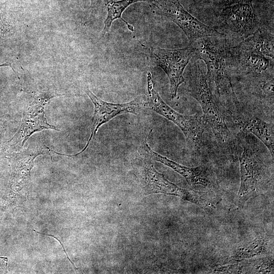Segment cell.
Wrapping results in <instances>:
<instances>
[{
  "label": "cell",
  "mask_w": 274,
  "mask_h": 274,
  "mask_svg": "<svg viewBox=\"0 0 274 274\" xmlns=\"http://www.w3.org/2000/svg\"><path fill=\"white\" fill-rule=\"evenodd\" d=\"M153 0H119L109 1L106 5L107 9V16L104 21V27L101 32V37L110 30L111 26L114 21L116 19H121L126 25L128 29L131 31H134L133 26L122 18V14L125 10L130 5L139 2H144L151 3Z\"/></svg>",
  "instance_id": "cell-15"
},
{
  "label": "cell",
  "mask_w": 274,
  "mask_h": 274,
  "mask_svg": "<svg viewBox=\"0 0 274 274\" xmlns=\"http://www.w3.org/2000/svg\"><path fill=\"white\" fill-rule=\"evenodd\" d=\"M144 158V179L149 194L162 193L174 195L193 203L208 212L214 210L215 204L207 192L188 190L178 186L159 173L150 159Z\"/></svg>",
  "instance_id": "cell-7"
},
{
  "label": "cell",
  "mask_w": 274,
  "mask_h": 274,
  "mask_svg": "<svg viewBox=\"0 0 274 274\" xmlns=\"http://www.w3.org/2000/svg\"><path fill=\"white\" fill-rule=\"evenodd\" d=\"M147 100L145 108L173 122L182 131L187 143L191 147L199 148L202 142V135L206 122L203 116L196 114L183 115L169 107L154 88L150 72L147 76Z\"/></svg>",
  "instance_id": "cell-3"
},
{
  "label": "cell",
  "mask_w": 274,
  "mask_h": 274,
  "mask_svg": "<svg viewBox=\"0 0 274 274\" xmlns=\"http://www.w3.org/2000/svg\"><path fill=\"white\" fill-rule=\"evenodd\" d=\"M197 60L194 58L191 66L189 92L200 105L204 120L219 143L226 146H231V132L226 123L223 110L221 109L223 106H220L222 104L220 100L211 91L207 76Z\"/></svg>",
  "instance_id": "cell-2"
},
{
  "label": "cell",
  "mask_w": 274,
  "mask_h": 274,
  "mask_svg": "<svg viewBox=\"0 0 274 274\" xmlns=\"http://www.w3.org/2000/svg\"><path fill=\"white\" fill-rule=\"evenodd\" d=\"M85 92L94 105L91 134L85 147L81 151L74 155H69L61 154V155L73 157L82 153L87 149L89 144L94 138L98 129L102 124L109 122L119 115L125 113L138 115L144 109H146L145 101L142 100L141 97H136L129 102L115 104L102 100L88 88L85 90Z\"/></svg>",
  "instance_id": "cell-9"
},
{
  "label": "cell",
  "mask_w": 274,
  "mask_h": 274,
  "mask_svg": "<svg viewBox=\"0 0 274 274\" xmlns=\"http://www.w3.org/2000/svg\"><path fill=\"white\" fill-rule=\"evenodd\" d=\"M6 129V121L0 119V154L5 150V143H4V139Z\"/></svg>",
  "instance_id": "cell-17"
},
{
  "label": "cell",
  "mask_w": 274,
  "mask_h": 274,
  "mask_svg": "<svg viewBox=\"0 0 274 274\" xmlns=\"http://www.w3.org/2000/svg\"><path fill=\"white\" fill-rule=\"evenodd\" d=\"M33 230L34 231H35V232H36L39 233V234H41L45 235L51 236L53 237L54 238H56V239L60 243V244H61V245L62 247H63V250H64V253H65V254L66 255L67 257L68 260L71 262V263L72 264V265H73V266H74V267L75 269H77V268L76 267L75 265H74V263H73V262L70 260V259L68 258V256H67V253H66V252H65V249H64V247H63V245H62V244L61 243V242H60V241L59 239H58L56 236H54V235H51V234H45V233H41V232H39V231H36V230H35V229H33Z\"/></svg>",
  "instance_id": "cell-19"
},
{
  "label": "cell",
  "mask_w": 274,
  "mask_h": 274,
  "mask_svg": "<svg viewBox=\"0 0 274 274\" xmlns=\"http://www.w3.org/2000/svg\"><path fill=\"white\" fill-rule=\"evenodd\" d=\"M225 35L199 39L191 44L194 58L202 60L207 65V77L215 84L219 96L227 101L229 110L239 101L233 90L228 62V49Z\"/></svg>",
  "instance_id": "cell-1"
},
{
  "label": "cell",
  "mask_w": 274,
  "mask_h": 274,
  "mask_svg": "<svg viewBox=\"0 0 274 274\" xmlns=\"http://www.w3.org/2000/svg\"><path fill=\"white\" fill-rule=\"evenodd\" d=\"M219 5L223 7L233 4L242 3H252V0H214Z\"/></svg>",
  "instance_id": "cell-18"
},
{
  "label": "cell",
  "mask_w": 274,
  "mask_h": 274,
  "mask_svg": "<svg viewBox=\"0 0 274 274\" xmlns=\"http://www.w3.org/2000/svg\"><path fill=\"white\" fill-rule=\"evenodd\" d=\"M220 17L230 31L245 38L256 29L252 3H242L223 7Z\"/></svg>",
  "instance_id": "cell-11"
},
{
  "label": "cell",
  "mask_w": 274,
  "mask_h": 274,
  "mask_svg": "<svg viewBox=\"0 0 274 274\" xmlns=\"http://www.w3.org/2000/svg\"><path fill=\"white\" fill-rule=\"evenodd\" d=\"M272 60L268 57L239 50L235 47L228 49L230 68H235L244 75L256 77L273 71Z\"/></svg>",
  "instance_id": "cell-12"
},
{
  "label": "cell",
  "mask_w": 274,
  "mask_h": 274,
  "mask_svg": "<svg viewBox=\"0 0 274 274\" xmlns=\"http://www.w3.org/2000/svg\"><path fill=\"white\" fill-rule=\"evenodd\" d=\"M273 35L266 29L259 28L245 37L237 49L273 59Z\"/></svg>",
  "instance_id": "cell-14"
},
{
  "label": "cell",
  "mask_w": 274,
  "mask_h": 274,
  "mask_svg": "<svg viewBox=\"0 0 274 274\" xmlns=\"http://www.w3.org/2000/svg\"><path fill=\"white\" fill-rule=\"evenodd\" d=\"M150 54L151 62L161 67L167 76L170 97L172 99L175 98L179 86L185 81L183 72L190 61L194 58L193 46L191 44L180 49L152 47Z\"/></svg>",
  "instance_id": "cell-6"
},
{
  "label": "cell",
  "mask_w": 274,
  "mask_h": 274,
  "mask_svg": "<svg viewBox=\"0 0 274 274\" xmlns=\"http://www.w3.org/2000/svg\"><path fill=\"white\" fill-rule=\"evenodd\" d=\"M148 135L139 148L140 153L145 158L159 162L181 175L191 186L211 187L213 181L208 168L202 166L190 167L183 165L152 150L147 142Z\"/></svg>",
  "instance_id": "cell-10"
},
{
  "label": "cell",
  "mask_w": 274,
  "mask_h": 274,
  "mask_svg": "<svg viewBox=\"0 0 274 274\" xmlns=\"http://www.w3.org/2000/svg\"><path fill=\"white\" fill-rule=\"evenodd\" d=\"M242 132L251 133L269 150L272 160L274 155V129L270 123L246 113L240 106L231 114Z\"/></svg>",
  "instance_id": "cell-13"
},
{
  "label": "cell",
  "mask_w": 274,
  "mask_h": 274,
  "mask_svg": "<svg viewBox=\"0 0 274 274\" xmlns=\"http://www.w3.org/2000/svg\"><path fill=\"white\" fill-rule=\"evenodd\" d=\"M57 96L58 94L52 91L38 90L33 93L23 112L19 129L5 144L4 150H20L32 134L43 129L60 130L48 122L44 111L50 100Z\"/></svg>",
  "instance_id": "cell-4"
},
{
  "label": "cell",
  "mask_w": 274,
  "mask_h": 274,
  "mask_svg": "<svg viewBox=\"0 0 274 274\" xmlns=\"http://www.w3.org/2000/svg\"><path fill=\"white\" fill-rule=\"evenodd\" d=\"M150 4L160 14L175 23L184 31L191 43L207 37L224 36L188 13L179 0H153Z\"/></svg>",
  "instance_id": "cell-8"
},
{
  "label": "cell",
  "mask_w": 274,
  "mask_h": 274,
  "mask_svg": "<svg viewBox=\"0 0 274 274\" xmlns=\"http://www.w3.org/2000/svg\"><path fill=\"white\" fill-rule=\"evenodd\" d=\"M92 1H93V0H92Z\"/></svg>",
  "instance_id": "cell-20"
},
{
  "label": "cell",
  "mask_w": 274,
  "mask_h": 274,
  "mask_svg": "<svg viewBox=\"0 0 274 274\" xmlns=\"http://www.w3.org/2000/svg\"><path fill=\"white\" fill-rule=\"evenodd\" d=\"M243 151L239 156L241 184L238 207L243 208L251 198L260 194L266 182L265 166L258 151L249 142L248 132H242Z\"/></svg>",
  "instance_id": "cell-5"
},
{
  "label": "cell",
  "mask_w": 274,
  "mask_h": 274,
  "mask_svg": "<svg viewBox=\"0 0 274 274\" xmlns=\"http://www.w3.org/2000/svg\"><path fill=\"white\" fill-rule=\"evenodd\" d=\"M268 246V239L264 237H259L248 244L239 247L230 258V261H239L256 256L266 253Z\"/></svg>",
  "instance_id": "cell-16"
}]
</instances>
